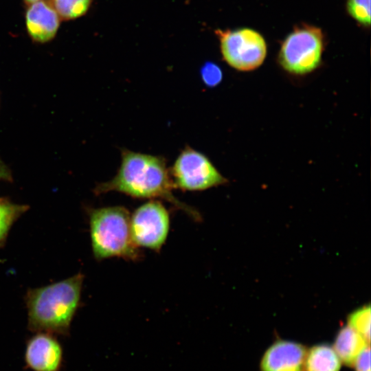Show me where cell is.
<instances>
[{
  "label": "cell",
  "instance_id": "7a4b0ae2",
  "mask_svg": "<svg viewBox=\"0 0 371 371\" xmlns=\"http://www.w3.org/2000/svg\"><path fill=\"white\" fill-rule=\"evenodd\" d=\"M84 278L79 272L47 286L29 289L25 296L29 330L69 335L80 306Z\"/></svg>",
  "mask_w": 371,
  "mask_h": 371
},
{
  "label": "cell",
  "instance_id": "ffe728a7",
  "mask_svg": "<svg viewBox=\"0 0 371 371\" xmlns=\"http://www.w3.org/2000/svg\"><path fill=\"white\" fill-rule=\"evenodd\" d=\"M27 3L30 4L36 1H41V0H24Z\"/></svg>",
  "mask_w": 371,
  "mask_h": 371
},
{
  "label": "cell",
  "instance_id": "277c9868",
  "mask_svg": "<svg viewBox=\"0 0 371 371\" xmlns=\"http://www.w3.org/2000/svg\"><path fill=\"white\" fill-rule=\"evenodd\" d=\"M324 49V38L320 28L302 24L295 27L285 38L278 60L286 72L303 76L320 65Z\"/></svg>",
  "mask_w": 371,
  "mask_h": 371
},
{
  "label": "cell",
  "instance_id": "2e32d148",
  "mask_svg": "<svg viewBox=\"0 0 371 371\" xmlns=\"http://www.w3.org/2000/svg\"><path fill=\"white\" fill-rule=\"evenodd\" d=\"M346 10L348 14L360 25H370V0H347Z\"/></svg>",
  "mask_w": 371,
  "mask_h": 371
},
{
  "label": "cell",
  "instance_id": "3957f363",
  "mask_svg": "<svg viewBox=\"0 0 371 371\" xmlns=\"http://www.w3.org/2000/svg\"><path fill=\"white\" fill-rule=\"evenodd\" d=\"M92 251L97 260L118 257L128 260L141 258L133 241L131 215L123 206L87 208Z\"/></svg>",
  "mask_w": 371,
  "mask_h": 371
},
{
  "label": "cell",
  "instance_id": "30bf717a",
  "mask_svg": "<svg viewBox=\"0 0 371 371\" xmlns=\"http://www.w3.org/2000/svg\"><path fill=\"white\" fill-rule=\"evenodd\" d=\"M25 18L27 34L38 43L52 41L58 32L61 21L49 0L30 3Z\"/></svg>",
  "mask_w": 371,
  "mask_h": 371
},
{
  "label": "cell",
  "instance_id": "7c38bea8",
  "mask_svg": "<svg viewBox=\"0 0 371 371\" xmlns=\"http://www.w3.org/2000/svg\"><path fill=\"white\" fill-rule=\"evenodd\" d=\"M341 360L333 348L326 344L312 347L306 359V371H339Z\"/></svg>",
  "mask_w": 371,
  "mask_h": 371
},
{
  "label": "cell",
  "instance_id": "9c48e42d",
  "mask_svg": "<svg viewBox=\"0 0 371 371\" xmlns=\"http://www.w3.org/2000/svg\"><path fill=\"white\" fill-rule=\"evenodd\" d=\"M307 349L303 345L279 340L265 352L260 363L261 371H306Z\"/></svg>",
  "mask_w": 371,
  "mask_h": 371
},
{
  "label": "cell",
  "instance_id": "5bb4252c",
  "mask_svg": "<svg viewBox=\"0 0 371 371\" xmlns=\"http://www.w3.org/2000/svg\"><path fill=\"white\" fill-rule=\"evenodd\" d=\"M61 20H72L84 16L92 0H49Z\"/></svg>",
  "mask_w": 371,
  "mask_h": 371
},
{
  "label": "cell",
  "instance_id": "6da1fadb",
  "mask_svg": "<svg viewBox=\"0 0 371 371\" xmlns=\"http://www.w3.org/2000/svg\"><path fill=\"white\" fill-rule=\"evenodd\" d=\"M121 157L117 174L112 179L97 184L93 190L96 195L118 192L135 199H164L193 220H201L196 209L173 194L175 187L164 157L127 149L122 150Z\"/></svg>",
  "mask_w": 371,
  "mask_h": 371
},
{
  "label": "cell",
  "instance_id": "ac0fdd59",
  "mask_svg": "<svg viewBox=\"0 0 371 371\" xmlns=\"http://www.w3.org/2000/svg\"><path fill=\"white\" fill-rule=\"evenodd\" d=\"M352 366L355 368V371H370V345L361 351Z\"/></svg>",
  "mask_w": 371,
  "mask_h": 371
},
{
  "label": "cell",
  "instance_id": "52a82bcc",
  "mask_svg": "<svg viewBox=\"0 0 371 371\" xmlns=\"http://www.w3.org/2000/svg\"><path fill=\"white\" fill-rule=\"evenodd\" d=\"M131 233L137 247L159 251L170 227V216L165 205L152 199L137 207L130 219Z\"/></svg>",
  "mask_w": 371,
  "mask_h": 371
},
{
  "label": "cell",
  "instance_id": "d6986e66",
  "mask_svg": "<svg viewBox=\"0 0 371 371\" xmlns=\"http://www.w3.org/2000/svg\"><path fill=\"white\" fill-rule=\"evenodd\" d=\"M12 175L9 167L0 158V181H12Z\"/></svg>",
  "mask_w": 371,
  "mask_h": 371
},
{
  "label": "cell",
  "instance_id": "8992f818",
  "mask_svg": "<svg viewBox=\"0 0 371 371\" xmlns=\"http://www.w3.org/2000/svg\"><path fill=\"white\" fill-rule=\"evenodd\" d=\"M175 188L201 191L224 185L228 180L204 154L186 146L170 170Z\"/></svg>",
  "mask_w": 371,
  "mask_h": 371
},
{
  "label": "cell",
  "instance_id": "ba28073f",
  "mask_svg": "<svg viewBox=\"0 0 371 371\" xmlns=\"http://www.w3.org/2000/svg\"><path fill=\"white\" fill-rule=\"evenodd\" d=\"M25 343V368L29 371H61L64 352L56 335L37 332Z\"/></svg>",
  "mask_w": 371,
  "mask_h": 371
},
{
  "label": "cell",
  "instance_id": "4fadbf2b",
  "mask_svg": "<svg viewBox=\"0 0 371 371\" xmlns=\"http://www.w3.org/2000/svg\"><path fill=\"white\" fill-rule=\"evenodd\" d=\"M28 210L27 205L14 203L8 198L0 197V247L5 243L14 223Z\"/></svg>",
  "mask_w": 371,
  "mask_h": 371
},
{
  "label": "cell",
  "instance_id": "9a60e30c",
  "mask_svg": "<svg viewBox=\"0 0 371 371\" xmlns=\"http://www.w3.org/2000/svg\"><path fill=\"white\" fill-rule=\"evenodd\" d=\"M348 326L359 333L366 341H370V306L357 309L348 317Z\"/></svg>",
  "mask_w": 371,
  "mask_h": 371
},
{
  "label": "cell",
  "instance_id": "5b68a950",
  "mask_svg": "<svg viewBox=\"0 0 371 371\" xmlns=\"http://www.w3.org/2000/svg\"><path fill=\"white\" fill-rule=\"evenodd\" d=\"M223 59L227 65L240 71L256 69L264 63L267 43L258 32L243 27L234 30L215 31Z\"/></svg>",
  "mask_w": 371,
  "mask_h": 371
},
{
  "label": "cell",
  "instance_id": "8fae6325",
  "mask_svg": "<svg viewBox=\"0 0 371 371\" xmlns=\"http://www.w3.org/2000/svg\"><path fill=\"white\" fill-rule=\"evenodd\" d=\"M369 345L359 333L350 326H346L338 333L333 349L341 362L352 367L357 357Z\"/></svg>",
  "mask_w": 371,
  "mask_h": 371
},
{
  "label": "cell",
  "instance_id": "e0dca14e",
  "mask_svg": "<svg viewBox=\"0 0 371 371\" xmlns=\"http://www.w3.org/2000/svg\"><path fill=\"white\" fill-rule=\"evenodd\" d=\"M203 82L208 87H213L218 85L223 78L221 68L213 63H205L201 70Z\"/></svg>",
  "mask_w": 371,
  "mask_h": 371
}]
</instances>
